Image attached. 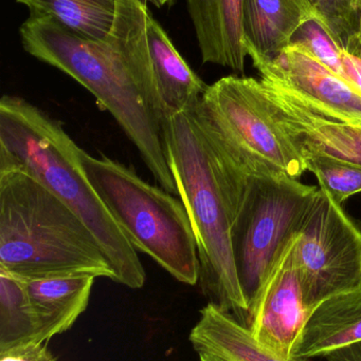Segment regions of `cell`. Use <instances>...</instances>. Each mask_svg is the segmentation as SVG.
<instances>
[{
	"mask_svg": "<svg viewBox=\"0 0 361 361\" xmlns=\"http://www.w3.org/2000/svg\"><path fill=\"white\" fill-rule=\"evenodd\" d=\"M81 148L63 124L23 97L0 101V169L25 171L67 204L90 229L114 274V282L138 290L146 269L126 235L89 182Z\"/></svg>",
	"mask_w": 361,
	"mask_h": 361,
	"instance_id": "cell-1",
	"label": "cell"
},
{
	"mask_svg": "<svg viewBox=\"0 0 361 361\" xmlns=\"http://www.w3.org/2000/svg\"><path fill=\"white\" fill-rule=\"evenodd\" d=\"M19 31L23 49L87 89L137 148L160 187L178 195L163 145L162 118L114 38L86 39L47 17L29 16Z\"/></svg>",
	"mask_w": 361,
	"mask_h": 361,
	"instance_id": "cell-2",
	"label": "cell"
},
{
	"mask_svg": "<svg viewBox=\"0 0 361 361\" xmlns=\"http://www.w3.org/2000/svg\"><path fill=\"white\" fill-rule=\"evenodd\" d=\"M0 269L21 278L114 274L90 229L25 171L0 169Z\"/></svg>",
	"mask_w": 361,
	"mask_h": 361,
	"instance_id": "cell-3",
	"label": "cell"
},
{
	"mask_svg": "<svg viewBox=\"0 0 361 361\" xmlns=\"http://www.w3.org/2000/svg\"><path fill=\"white\" fill-rule=\"evenodd\" d=\"M162 137L196 240L201 293L209 303L245 324L249 305L235 267L230 210L218 161L191 110L163 118Z\"/></svg>",
	"mask_w": 361,
	"mask_h": 361,
	"instance_id": "cell-4",
	"label": "cell"
},
{
	"mask_svg": "<svg viewBox=\"0 0 361 361\" xmlns=\"http://www.w3.org/2000/svg\"><path fill=\"white\" fill-rule=\"evenodd\" d=\"M226 189L235 267L248 305L301 233L319 189L283 173H252L216 156Z\"/></svg>",
	"mask_w": 361,
	"mask_h": 361,
	"instance_id": "cell-5",
	"label": "cell"
},
{
	"mask_svg": "<svg viewBox=\"0 0 361 361\" xmlns=\"http://www.w3.org/2000/svg\"><path fill=\"white\" fill-rule=\"evenodd\" d=\"M89 182L138 252H143L177 281L199 282L196 240L182 200L107 157L80 149Z\"/></svg>",
	"mask_w": 361,
	"mask_h": 361,
	"instance_id": "cell-6",
	"label": "cell"
},
{
	"mask_svg": "<svg viewBox=\"0 0 361 361\" xmlns=\"http://www.w3.org/2000/svg\"><path fill=\"white\" fill-rule=\"evenodd\" d=\"M199 130L218 156L251 171H281L299 179L307 161L276 122L262 82L225 76L208 86L191 110Z\"/></svg>",
	"mask_w": 361,
	"mask_h": 361,
	"instance_id": "cell-7",
	"label": "cell"
},
{
	"mask_svg": "<svg viewBox=\"0 0 361 361\" xmlns=\"http://www.w3.org/2000/svg\"><path fill=\"white\" fill-rule=\"evenodd\" d=\"M309 311L324 299L361 288V229L319 188L294 248Z\"/></svg>",
	"mask_w": 361,
	"mask_h": 361,
	"instance_id": "cell-8",
	"label": "cell"
},
{
	"mask_svg": "<svg viewBox=\"0 0 361 361\" xmlns=\"http://www.w3.org/2000/svg\"><path fill=\"white\" fill-rule=\"evenodd\" d=\"M261 82L283 91L305 107L331 120L361 126V91L320 63L298 42L277 56L247 47Z\"/></svg>",
	"mask_w": 361,
	"mask_h": 361,
	"instance_id": "cell-9",
	"label": "cell"
},
{
	"mask_svg": "<svg viewBox=\"0 0 361 361\" xmlns=\"http://www.w3.org/2000/svg\"><path fill=\"white\" fill-rule=\"evenodd\" d=\"M299 235L286 246L249 305L245 326L278 355L294 360L292 348L309 317L294 257Z\"/></svg>",
	"mask_w": 361,
	"mask_h": 361,
	"instance_id": "cell-10",
	"label": "cell"
},
{
	"mask_svg": "<svg viewBox=\"0 0 361 361\" xmlns=\"http://www.w3.org/2000/svg\"><path fill=\"white\" fill-rule=\"evenodd\" d=\"M262 86L276 122L290 135L304 159L307 154H321L361 164L360 125L331 120L275 87L264 82Z\"/></svg>",
	"mask_w": 361,
	"mask_h": 361,
	"instance_id": "cell-11",
	"label": "cell"
},
{
	"mask_svg": "<svg viewBox=\"0 0 361 361\" xmlns=\"http://www.w3.org/2000/svg\"><path fill=\"white\" fill-rule=\"evenodd\" d=\"M361 343V288L318 303L292 348L294 360L324 357Z\"/></svg>",
	"mask_w": 361,
	"mask_h": 361,
	"instance_id": "cell-12",
	"label": "cell"
},
{
	"mask_svg": "<svg viewBox=\"0 0 361 361\" xmlns=\"http://www.w3.org/2000/svg\"><path fill=\"white\" fill-rule=\"evenodd\" d=\"M203 63L244 72L243 0H187Z\"/></svg>",
	"mask_w": 361,
	"mask_h": 361,
	"instance_id": "cell-13",
	"label": "cell"
},
{
	"mask_svg": "<svg viewBox=\"0 0 361 361\" xmlns=\"http://www.w3.org/2000/svg\"><path fill=\"white\" fill-rule=\"evenodd\" d=\"M21 280L37 324V341L48 343L69 331L86 311L95 278L64 276Z\"/></svg>",
	"mask_w": 361,
	"mask_h": 361,
	"instance_id": "cell-14",
	"label": "cell"
},
{
	"mask_svg": "<svg viewBox=\"0 0 361 361\" xmlns=\"http://www.w3.org/2000/svg\"><path fill=\"white\" fill-rule=\"evenodd\" d=\"M146 38L163 118L192 110L209 85L189 67L150 12L146 16Z\"/></svg>",
	"mask_w": 361,
	"mask_h": 361,
	"instance_id": "cell-15",
	"label": "cell"
},
{
	"mask_svg": "<svg viewBox=\"0 0 361 361\" xmlns=\"http://www.w3.org/2000/svg\"><path fill=\"white\" fill-rule=\"evenodd\" d=\"M189 341L197 353L226 361H309L286 360L259 343L249 329L232 314L208 303L191 331Z\"/></svg>",
	"mask_w": 361,
	"mask_h": 361,
	"instance_id": "cell-16",
	"label": "cell"
},
{
	"mask_svg": "<svg viewBox=\"0 0 361 361\" xmlns=\"http://www.w3.org/2000/svg\"><path fill=\"white\" fill-rule=\"evenodd\" d=\"M315 16L299 0H243L245 47L275 57Z\"/></svg>",
	"mask_w": 361,
	"mask_h": 361,
	"instance_id": "cell-17",
	"label": "cell"
},
{
	"mask_svg": "<svg viewBox=\"0 0 361 361\" xmlns=\"http://www.w3.org/2000/svg\"><path fill=\"white\" fill-rule=\"evenodd\" d=\"M30 16L59 21L70 31L89 40L107 37L116 18L117 0H16Z\"/></svg>",
	"mask_w": 361,
	"mask_h": 361,
	"instance_id": "cell-18",
	"label": "cell"
},
{
	"mask_svg": "<svg viewBox=\"0 0 361 361\" xmlns=\"http://www.w3.org/2000/svg\"><path fill=\"white\" fill-rule=\"evenodd\" d=\"M38 328L23 280L0 269V352L37 341Z\"/></svg>",
	"mask_w": 361,
	"mask_h": 361,
	"instance_id": "cell-19",
	"label": "cell"
},
{
	"mask_svg": "<svg viewBox=\"0 0 361 361\" xmlns=\"http://www.w3.org/2000/svg\"><path fill=\"white\" fill-rule=\"evenodd\" d=\"M341 50L351 53L361 38V0H299Z\"/></svg>",
	"mask_w": 361,
	"mask_h": 361,
	"instance_id": "cell-20",
	"label": "cell"
},
{
	"mask_svg": "<svg viewBox=\"0 0 361 361\" xmlns=\"http://www.w3.org/2000/svg\"><path fill=\"white\" fill-rule=\"evenodd\" d=\"M305 160L307 171L316 176L320 188L336 203L341 205L352 195L361 192V164L321 154H307Z\"/></svg>",
	"mask_w": 361,
	"mask_h": 361,
	"instance_id": "cell-21",
	"label": "cell"
},
{
	"mask_svg": "<svg viewBox=\"0 0 361 361\" xmlns=\"http://www.w3.org/2000/svg\"><path fill=\"white\" fill-rule=\"evenodd\" d=\"M292 42H298L307 49L320 63L337 75L348 80L341 59V49L335 44L326 30L316 20H309L297 32Z\"/></svg>",
	"mask_w": 361,
	"mask_h": 361,
	"instance_id": "cell-22",
	"label": "cell"
},
{
	"mask_svg": "<svg viewBox=\"0 0 361 361\" xmlns=\"http://www.w3.org/2000/svg\"><path fill=\"white\" fill-rule=\"evenodd\" d=\"M0 361H57L48 343L29 341L0 352Z\"/></svg>",
	"mask_w": 361,
	"mask_h": 361,
	"instance_id": "cell-23",
	"label": "cell"
},
{
	"mask_svg": "<svg viewBox=\"0 0 361 361\" xmlns=\"http://www.w3.org/2000/svg\"><path fill=\"white\" fill-rule=\"evenodd\" d=\"M326 361H361V343L343 348L326 356Z\"/></svg>",
	"mask_w": 361,
	"mask_h": 361,
	"instance_id": "cell-24",
	"label": "cell"
},
{
	"mask_svg": "<svg viewBox=\"0 0 361 361\" xmlns=\"http://www.w3.org/2000/svg\"><path fill=\"white\" fill-rule=\"evenodd\" d=\"M148 1L152 2L156 8H161L163 6H167L171 8L174 4H175L176 0H148Z\"/></svg>",
	"mask_w": 361,
	"mask_h": 361,
	"instance_id": "cell-25",
	"label": "cell"
},
{
	"mask_svg": "<svg viewBox=\"0 0 361 361\" xmlns=\"http://www.w3.org/2000/svg\"><path fill=\"white\" fill-rule=\"evenodd\" d=\"M199 360L201 361H226L222 360V358L218 357V356L212 355V354L208 353H199Z\"/></svg>",
	"mask_w": 361,
	"mask_h": 361,
	"instance_id": "cell-26",
	"label": "cell"
},
{
	"mask_svg": "<svg viewBox=\"0 0 361 361\" xmlns=\"http://www.w3.org/2000/svg\"><path fill=\"white\" fill-rule=\"evenodd\" d=\"M351 54L355 55V56H357L358 59H361V38L360 40H358L357 44H356V46L354 47L353 50H352Z\"/></svg>",
	"mask_w": 361,
	"mask_h": 361,
	"instance_id": "cell-27",
	"label": "cell"
},
{
	"mask_svg": "<svg viewBox=\"0 0 361 361\" xmlns=\"http://www.w3.org/2000/svg\"><path fill=\"white\" fill-rule=\"evenodd\" d=\"M144 1H146V2H148V0H144Z\"/></svg>",
	"mask_w": 361,
	"mask_h": 361,
	"instance_id": "cell-28",
	"label": "cell"
}]
</instances>
